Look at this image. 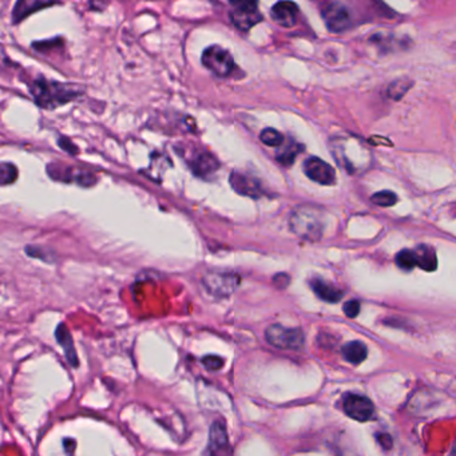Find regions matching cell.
<instances>
[{
	"instance_id": "obj_1",
	"label": "cell",
	"mask_w": 456,
	"mask_h": 456,
	"mask_svg": "<svg viewBox=\"0 0 456 456\" xmlns=\"http://www.w3.org/2000/svg\"><path fill=\"white\" fill-rule=\"evenodd\" d=\"M31 94L35 102L43 109H57L75 99L78 92L71 85L50 82L44 78L37 79L31 86Z\"/></svg>"
},
{
	"instance_id": "obj_2",
	"label": "cell",
	"mask_w": 456,
	"mask_h": 456,
	"mask_svg": "<svg viewBox=\"0 0 456 456\" xmlns=\"http://www.w3.org/2000/svg\"><path fill=\"white\" fill-rule=\"evenodd\" d=\"M290 230L301 239L317 241L323 235V216L319 208L312 205L299 206L289 219Z\"/></svg>"
},
{
	"instance_id": "obj_3",
	"label": "cell",
	"mask_w": 456,
	"mask_h": 456,
	"mask_svg": "<svg viewBox=\"0 0 456 456\" xmlns=\"http://www.w3.org/2000/svg\"><path fill=\"white\" fill-rule=\"evenodd\" d=\"M239 276L233 272L212 270L202 277L205 290L215 299H225L232 296L239 288Z\"/></svg>"
},
{
	"instance_id": "obj_4",
	"label": "cell",
	"mask_w": 456,
	"mask_h": 456,
	"mask_svg": "<svg viewBox=\"0 0 456 456\" xmlns=\"http://www.w3.org/2000/svg\"><path fill=\"white\" fill-rule=\"evenodd\" d=\"M265 339L272 347L288 350H300L304 347L305 336L300 328H286L273 324L265 330Z\"/></svg>"
},
{
	"instance_id": "obj_5",
	"label": "cell",
	"mask_w": 456,
	"mask_h": 456,
	"mask_svg": "<svg viewBox=\"0 0 456 456\" xmlns=\"http://www.w3.org/2000/svg\"><path fill=\"white\" fill-rule=\"evenodd\" d=\"M201 62L219 78L229 77L235 70V59L232 54L219 46H209L205 48Z\"/></svg>"
},
{
	"instance_id": "obj_6",
	"label": "cell",
	"mask_w": 456,
	"mask_h": 456,
	"mask_svg": "<svg viewBox=\"0 0 456 456\" xmlns=\"http://www.w3.org/2000/svg\"><path fill=\"white\" fill-rule=\"evenodd\" d=\"M230 21L239 31H249L262 21L259 4L256 1H236L230 11Z\"/></svg>"
},
{
	"instance_id": "obj_7",
	"label": "cell",
	"mask_w": 456,
	"mask_h": 456,
	"mask_svg": "<svg viewBox=\"0 0 456 456\" xmlns=\"http://www.w3.org/2000/svg\"><path fill=\"white\" fill-rule=\"evenodd\" d=\"M205 456H235L226 426L222 422H213L209 431V442Z\"/></svg>"
},
{
	"instance_id": "obj_8",
	"label": "cell",
	"mask_w": 456,
	"mask_h": 456,
	"mask_svg": "<svg viewBox=\"0 0 456 456\" xmlns=\"http://www.w3.org/2000/svg\"><path fill=\"white\" fill-rule=\"evenodd\" d=\"M326 27L333 34H341L350 27L349 10L341 3H328L321 11Z\"/></svg>"
},
{
	"instance_id": "obj_9",
	"label": "cell",
	"mask_w": 456,
	"mask_h": 456,
	"mask_svg": "<svg viewBox=\"0 0 456 456\" xmlns=\"http://www.w3.org/2000/svg\"><path fill=\"white\" fill-rule=\"evenodd\" d=\"M344 413L356 422H368L375 413V406L368 397L361 395H348L343 403Z\"/></svg>"
},
{
	"instance_id": "obj_10",
	"label": "cell",
	"mask_w": 456,
	"mask_h": 456,
	"mask_svg": "<svg viewBox=\"0 0 456 456\" xmlns=\"http://www.w3.org/2000/svg\"><path fill=\"white\" fill-rule=\"evenodd\" d=\"M303 168L306 177L320 185L330 186L336 182L335 169L320 158L309 157L308 159H305Z\"/></svg>"
},
{
	"instance_id": "obj_11",
	"label": "cell",
	"mask_w": 456,
	"mask_h": 456,
	"mask_svg": "<svg viewBox=\"0 0 456 456\" xmlns=\"http://www.w3.org/2000/svg\"><path fill=\"white\" fill-rule=\"evenodd\" d=\"M230 186L236 193L241 196L250 197V198H259L264 195V190L261 188L260 181L249 174L233 172L230 174Z\"/></svg>"
},
{
	"instance_id": "obj_12",
	"label": "cell",
	"mask_w": 456,
	"mask_h": 456,
	"mask_svg": "<svg viewBox=\"0 0 456 456\" xmlns=\"http://www.w3.org/2000/svg\"><path fill=\"white\" fill-rule=\"evenodd\" d=\"M299 7L293 1H279L270 10V17L275 22L285 28L293 27L297 23Z\"/></svg>"
},
{
	"instance_id": "obj_13",
	"label": "cell",
	"mask_w": 456,
	"mask_h": 456,
	"mask_svg": "<svg viewBox=\"0 0 456 456\" xmlns=\"http://www.w3.org/2000/svg\"><path fill=\"white\" fill-rule=\"evenodd\" d=\"M55 339H57L58 344L63 348L66 359L70 363V366L74 367V368L79 367V359H78V353H77V349H75V346H74L72 336H71V333H70L67 326L63 324V323H61L59 326H57V329H55Z\"/></svg>"
},
{
	"instance_id": "obj_14",
	"label": "cell",
	"mask_w": 456,
	"mask_h": 456,
	"mask_svg": "<svg viewBox=\"0 0 456 456\" xmlns=\"http://www.w3.org/2000/svg\"><path fill=\"white\" fill-rule=\"evenodd\" d=\"M190 163V168L193 170V173L206 178L209 174L216 173L219 168V162L217 158L208 152H199L197 154L196 157H193L190 161H188Z\"/></svg>"
},
{
	"instance_id": "obj_15",
	"label": "cell",
	"mask_w": 456,
	"mask_h": 456,
	"mask_svg": "<svg viewBox=\"0 0 456 456\" xmlns=\"http://www.w3.org/2000/svg\"><path fill=\"white\" fill-rule=\"evenodd\" d=\"M309 285H310L312 290L316 293V296L319 299L324 300L326 303L333 304V303L340 301L341 297H343V292L341 290H339L337 288L332 286L330 284L326 283V281H323L320 279L310 280Z\"/></svg>"
},
{
	"instance_id": "obj_16",
	"label": "cell",
	"mask_w": 456,
	"mask_h": 456,
	"mask_svg": "<svg viewBox=\"0 0 456 456\" xmlns=\"http://www.w3.org/2000/svg\"><path fill=\"white\" fill-rule=\"evenodd\" d=\"M417 266L426 272H434L437 266V259L434 249L428 245H420L415 250Z\"/></svg>"
},
{
	"instance_id": "obj_17",
	"label": "cell",
	"mask_w": 456,
	"mask_h": 456,
	"mask_svg": "<svg viewBox=\"0 0 456 456\" xmlns=\"http://www.w3.org/2000/svg\"><path fill=\"white\" fill-rule=\"evenodd\" d=\"M52 4L54 3H43V1H38V0H21L17 3L15 8H14V14H12L14 22H21L22 19L27 18L30 14L35 12L37 10L50 7Z\"/></svg>"
},
{
	"instance_id": "obj_18",
	"label": "cell",
	"mask_w": 456,
	"mask_h": 456,
	"mask_svg": "<svg viewBox=\"0 0 456 456\" xmlns=\"http://www.w3.org/2000/svg\"><path fill=\"white\" fill-rule=\"evenodd\" d=\"M343 356L352 364H360L367 359L368 349L361 341H350L343 347Z\"/></svg>"
},
{
	"instance_id": "obj_19",
	"label": "cell",
	"mask_w": 456,
	"mask_h": 456,
	"mask_svg": "<svg viewBox=\"0 0 456 456\" xmlns=\"http://www.w3.org/2000/svg\"><path fill=\"white\" fill-rule=\"evenodd\" d=\"M411 86H413L411 81H408L406 78L397 79V81L392 82L390 87H388V97L392 99H395V101H399L406 95V92L411 88Z\"/></svg>"
},
{
	"instance_id": "obj_20",
	"label": "cell",
	"mask_w": 456,
	"mask_h": 456,
	"mask_svg": "<svg viewBox=\"0 0 456 456\" xmlns=\"http://www.w3.org/2000/svg\"><path fill=\"white\" fill-rule=\"evenodd\" d=\"M260 141L269 148H279L284 143V135L275 129H264L260 132Z\"/></svg>"
},
{
	"instance_id": "obj_21",
	"label": "cell",
	"mask_w": 456,
	"mask_h": 456,
	"mask_svg": "<svg viewBox=\"0 0 456 456\" xmlns=\"http://www.w3.org/2000/svg\"><path fill=\"white\" fill-rule=\"evenodd\" d=\"M396 265L403 270H407V272L413 270L415 266H417L415 252L410 249H403L402 252H399L396 255Z\"/></svg>"
},
{
	"instance_id": "obj_22",
	"label": "cell",
	"mask_w": 456,
	"mask_h": 456,
	"mask_svg": "<svg viewBox=\"0 0 456 456\" xmlns=\"http://www.w3.org/2000/svg\"><path fill=\"white\" fill-rule=\"evenodd\" d=\"M301 149H303V146L296 145V143H292L290 146H286L285 150H283V152L277 155V161H279L281 165H284V166H290V165L295 162L296 157H297L300 152H303Z\"/></svg>"
},
{
	"instance_id": "obj_23",
	"label": "cell",
	"mask_w": 456,
	"mask_h": 456,
	"mask_svg": "<svg viewBox=\"0 0 456 456\" xmlns=\"http://www.w3.org/2000/svg\"><path fill=\"white\" fill-rule=\"evenodd\" d=\"M18 178V169L10 162H3L0 165V182L3 186L14 184Z\"/></svg>"
},
{
	"instance_id": "obj_24",
	"label": "cell",
	"mask_w": 456,
	"mask_h": 456,
	"mask_svg": "<svg viewBox=\"0 0 456 456\" xmlns=\"http://www.w3.org/2000/svg\"><path fill=\"white\" fill-rule=\"evenodd\" d=\"M370 201H372L375 205H377V206H381V208H390V206H393V205L397 202V196H396L393 192L384 190V192L375 193L373 196L370 197Z\"/></svg>"
},
{
	"instance_id": "obj_25",
	"label": "cell",
	"mask_w": 456,
	"mask_h": 456,
	"mask_svg": "<svg viewBox=\"0 0 456 456\" xmlns=\"http://www.w3.org/2000/svg\"><path fill=\"white\" fill-rule=\"evenodd\" d=\"M202 364L206 367L208 370H219L225 366V360L219 356L208 355L202 359Z\"/></svg>"
},
{
	"instance_id": "obj_26",
	"label": "cell",
	"mask_w": 456,
	"mask_h": 456,
	"mask_svg": "<svg viewBox=\"0 0 456 456\" xmlns=\"http://www.w3.org/2000/svg\"><path fill=\"white\" fill-rule=\"evenodd\" d=\"M360 309H361V306H360V303L357 300H350L343 306V310H344L346 316L350 317V319H355L360 313Z\"/></svg>"
},
{
	"instance_id": "obj_27",
	"label": "cell",
	"mask_w": 456,
	"mask_h": 456,
	"mask_svg": "<svg viewBox=\"0 0 456 456\" xmlns=\"http://www.w3.org/2000/svg\"><path fill=\"white\" fill-rule=\"evenodd\" d=\"M376 439L379 442V444L384 448V450H391L392 448V437L388 434H376Z\"/></svg>"
},
{
	"instance_id": "obj_28",
	"label": "cell",
	"mask_w": 456,
	"mask_h": 456,
	"mask_svg": "<svg viewBox=\"0 0 456 456\" xmlns=\"http://www.w3.org/2000/svg\"><path fill=\"white\" fill-rule=\"evenodd\" d=\"M275 284L279 286V288H286L288 284H289V277L286 275H277L275 277Z\"/></svg>"
}]
</instances>
